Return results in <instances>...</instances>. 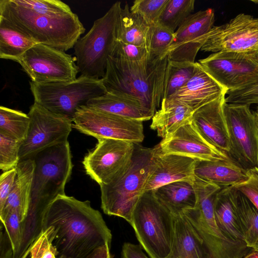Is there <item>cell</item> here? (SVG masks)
Segmentation results:
<instances>
[{"label":"cell","mask_w":258,"mask_h":258,"mask_svg":"<svg viewBox=\"0 0 258 258\" xmlns=\"http://www.w3.org/2000/svg\"><path fill=\"white\" fill-rule=\"evenodd\" d=\"M251 2L255 3V4H258V0H251Z\"/></svg>","instance_id":"obj_50"},{"label":"cell","mask_w":258,"mask_h":258,"mask_svg":"<svg viewBox=\"0 0 258 258\" xmlns=\"http://www.w3.org/2000/svg\"><path fill=\"white\" fill-rule=\"evenodd\" d=\"M151 26L142 17L132 12L126 4L118 19L117 40L148 48Z\"/></svg>","instance_id":"obj_28"},{"label":"cell","mask_w":258,"mask_h":258,"mask_svg":"<svg viewBox=\"0 0 258 258\" xmlns=\"http://www.w3.org/2000/svg\"><path fill=\"white\" fill-rule=\"evenodd\" d=\"M169 0H136L130 11L142 17L149 25L158 22Z\"/></svg>","instance_id":"obj_39"},{"label":"cell","mask_w":258,"mask_h":258,"mask_svg":"<svg viewBox=\"0 0 258 258\" xmlns=\"http://www.w3.org/2000/svg\"><path fill=\"white\" fill-rule=\"evenodd\" d=\"M37 44L11 22L0 16V58L16 61Z\"/></svg>","instance_id":"obj_29"},{"label":"cell","mask_w":258,"mask_h":258,"mask_svg":"<svg viewBox=\"0 0 258 258\" xmlns=\"http://www.w3.org/2000/svg\"><path fill=\"white\" fill-rule=\"evenodd\" d=\"M242 258H258V249L252 248Z\"/></svg>","instance_id":"obj_48"},{"label":"cell","mask_w":258,"mask_h":258,"mask_svg":"<svg viewBox=\"0 0 258 258\" xmlns=\"http://www.w3.org/2000/svg\"><path fill=\"white\" fill-rule=\"evenodd\" d=\"M22 142L0 132V168L3 172L16 168L20 161Z\"/></svg>","instance_id":"obj_36"},{"label":"cell","mask_w":258,"mask_h":258,"mask_svg":"<svg viewBox=\"0 0 258 258\" xmlns=\"http://www.w3.org/2000/svg\"><path fill=\"white\" fill-rule=\"evenodd\" d=\"M195 3L194 0H169L158 23L175 32L192 14Z\"/></svg>","instance_id":"obj_34"},{"label":"cell","mask_w":258,"mask_h":258,"mask_svg":"<svg viewBox=\"0 0 258 258\" xmlns=\"http://www.w3.org/2000/svg\"><path fill=\"white\" fill-rule=\"evenodd\" d=\"M168 62V52H149L137 62L109 56L103 85L107 93L130 98L154 115L161 106Z\"/></svg>","instance_id":"obj_3"},{"label":"cell","mask_w":258,"mask_h":258,"mask_svg":"<svg viewBox=\"0 0 258 258\" xmlns=\"http://www.w3.org/2000/svg\"><path fill=\"white\" fill-rule=\"evenodd\" d=\"M194 111L179 102L163 99L160 108L152 117L150 125L162 139L174 133L179 127L191 122Z\"/></svg>","instance_id":"obj_26"},{"label":"cell","mask_w":258,"mask_h":258,"mask_svg":"<svg viewBox=\"0 0 258 258\" xmlns=\"http://www.w3.org/2000/svg\"><path fill=\"white\" fill-rule=\"evenodd\" d=\"M16 61L36 83L71 82L79 73L75 56L43 44H35Z\"/></svg>","instance_id":"obj_11"},{"label":"cell","mask_w":258,"mask_h":258,"mask_svg":"<svg viewBox=\"0 0 258 258\" xmlns=\"http://www.w3.org/2000/svg\"><path fill=\"white\" fill-rule=\"evenodd\" d=\"M0 258H13V250L4 226H0Z\"/></svg>","instance_id":"obj_45"},{"label":"cell","mask_w":258,"mask_h":258,"mask_svg":"<svg viewBox=\"0 0 258 258\" xmlns=\"http://www.w3.org/2000/svg\"><path fill=\"white\" fill-rule=\"evenodd\" d=\"M121 9L120 2L114 3L76 43L74 54L81 75L95 79L104 77L107 59L117 40V24Z\"/></svg>","instance_id":"obj_8"},{"label":"cell","mask_w":258,"mask_h":258,"mask_svg":"<svg viewBox=\"0 0 258 258\" xmlns=\"http://www.w3.org/2000/svg\"><path fill=\"white\" fill-rule=\"evenodd\" d=\"M0 16L37 44L64 51L74 47L86 30L78 15L73 12L56 16L41 15L16 5L12 0L0 1Z\"/></svg>","instance_id":"obj_5"},{"label":"cell","mask_w":258,"mask_h":258,"mask_svg":"<svg viewBox=\"0 0 258 258\" xmlns=\"http://www.w3.org/2000/svg\"><path fill=\"white\" fill-rule=\"evenodd\" d=\"M17 5L41 15L56 16L71 13L70 6L59 0H12Z\"/></svg>","instance_id":"obj_35"},{"label":"cell","mask_w":258,"mask_h":258,"mask_svg":"<svg viewBox=\"0 0 258 258\" xmlns=\"http://www.w3.org/2000/svg\"><path fill=\"white\" fill-rule=\"evenodd\" d=\"M122 258H149L143 252L140 245L124 242L122 246Z\"/></svg>","instance_id":"obj_46"},{"label":"cell","mask_w":258,"mask_h":258,"mask_svg":"<svg viewBox=\"0 0 258 258\" xmlns=\"http://www.w3.org/2000/svg\"><path fill=\"white\" fill-rule=\"evenodd\" d=\"M198 64L169 60L162 100L168 99L186 84L195 74Z\"/></svg>","instance_id":"obj_33"},{"label":"cell","mask_w":258,"mask_h":258,"mask_svg":"<svg viewBox=\"0 0 258 258\" xmlns=\"http://www.w3.org/2000/svg\"><path fill=\"white\" fill-rule=\"evenodd\" d=\"M237 192L233 186L223 187L218 192L215 202V218L218 229L227 238L244 241L237 211Z\"/></svg>","instance_id":"obj_24"},{"label":"cell","mask_w":258,"mask_h":258,"mask_svg":"<svg viewBox=\"0 0 258 258\" xmlns=\"http://www.w3.org/2000/svg\"><path fill=\"white\" fill-rule=\"evenodd\" d=\"M56 258H68V257L64 256L63 255H59Z\"/></svg>","instance_id":"obj_51"},{"label":"cell","mask_w":258,"mask_h":258,"mask_svg":"<svg viewBox=\"0 0 258 258\" xmlns=\"http://www.w3.org/2000/svg\"><path fill=\"white\" fill-rule=\"evenodd\" d=\"M156 149L135 144L129 165L110 183L100 186L101 207L105 214L131 223L133 210L144 192Z\"/></svg>","instance_id":"obj_6"},{"label":"cell","mask_w":258,"mask_h":258,"mask_svg":"<svg viewBox=\"0 0 258 258\" xmlns=\"http://www.w3.org/2000/svg\"><path fill=\"white\" fill-rule=\"evenodd\" d=\"M247 171L248 179L232 186L247 198L258 210V168Z\"/></svg>","instance_id":"obj_43"},{"label":"cell","mask_w":258,"mask_h":258,"mask_svg":"<svg viewBox=\"0 0 258 258\" xmlns=\"http://www.w3.org/2000/svg\"><path fill=\"white\" fill-rule=\"evenodd\" d=\"M35 169V162L33 158L21 160L19 163L14 186L4 208L0 211L1 222L4 221L11 210L18 212L22 222L26 217L31 201Z\"/></svg>","instance_id":"obj_22"},{"label":"cell","mask_w":258,"mask_h":258,"mask_svg":"<svg viewBox=\"0 0 258 258\" xmlns=\"http://www.w3.org/2000/svg\"><path fill=\"white\" fill-rule=\"evenodd\" d=\"M20 258H31L30 254V249L27 250V251L23 254V255Z\"/></svg>","instance_id":"obj_49"},{"label":"cell","mask_w":258,"mask_h":258,"mask_svg":"<svg viewBox=\"0 0 258 258\" xmlns=\"http://www.w3.org/2000/svg\"><path fill=\"white\" fill-rule=\"evenodd\" d=\"M195 176L222 188L232 186L248 178L247 171L229 158L216 160H197Z\"/></svg>","instance_id":"obj_23"},{"label":"cell","mask_w":258,"mask_h":258,"mask_svg":"<svg viewBox=\"0 0 258 258\" xmlns=\"http://www.w3.org/2000/svg\"><path fill=\"white\" fill-rule=\"evenodd\" d=\"M49 226L55 228L53 244L59 255L84 258L100 246H111V232L89 201L66 194L58 196L44 214L43 230Z\"/></svg>","instance_id":"obj_1"},{"label":"cell","mask_w":258,"mask_h":258,"mask_svg":"<svg viewBox=\"0 0 258 258\" xmlns=\"http://www.w3.org/2000/svg\"><path fill=\"white\" fill-rule=\"evenodd\" d=\"M214 21V11L211 8L190 15L174 33V40L167 50L169 60L195 62Z\"/></svg>","instance_id":"obj_17"},{"label":"cell","mask_w":258,"mask_h":258,"mask_svg":"<svg viewBox=\"0 0 258 258\" xmlns=\"http://www.w3.org/2000/svg\"><path fill=\"white\" fill-rule=\"evenodd\" d=\"M30 122L28 114L1 106L0 132L22 143L27 137Z\"/></svg>","instance_id":"obj_32"},{"label":"cell","mask_w":258,"mask_h":258,"mask_svg":"<svg viewBox=\"0 0 258 258\" xmlns=\"http://www.w3.org/2000/svg\"><path fill=\"white\" fill-rule=\"evenodd\" d=\"M194 185L197 199L196 208L199 209L202 217L216 236L229 240L220 232L216 225L215 218L216 197L218 192L222 188L202 180L196 176Z\"/></svg>","instance_id":"obj_30"},{"label":"cell","mask_w":258,"mask_h":258,"mask_svg":"<svg viewBox=\"0 0 258 258\" xmlns=\"http://www.w3.org/2000/svg\"><path fill=\"white\" fill-rule=\"evenodd\" d=\"M30 119L26 139L21 145L20 161L32 158L51 147L68 141L73 120L54 113L34 102L28 114Z\"/></svg>","instance_id":"obj_13"},{"label":"cell","mask_w":258,"mask_h":258,"mask_svg":"<svg viewBox=\"0 0 258 258\" xmlns=\"http://www.w3.org/2000/svg\"><path fill=\"white\" fill-rule=\"evenodd\" d=\"M35 169L28 212L21 222L22 247L28 248L43 230L48 206L64 195L73 164L69 141L47 148L32 158Z\"/></svg>","instance_id":"obj_2"},{"label":"cell","mask_w":258,"mask_h":258,"mask_svg":"<svg viewBox=\"0 0 258 258\" xmlns=\"http://www.w3.org/2000/svg\"><path fill=\"white\" fill-rule=\"evenodd\" d=\"M225 97L222 96L196 110L191 122L210 144L227 155L230 143L224 112Z\"/></svg>","instance_id":"obj_19"},{"label":"cell","mask_w":258,"mask_h":258,"mask_svg":"<svg viewBox=\"0 0 258 258\" xmlns=\"http://www.w3.org/2000/svg\"><path fill=\"white\" fill-rule=\"evenodd\" d=\"M162 153L175 154L198 160L226 159L228 156L210 144L192 122L177 129L158 145Z\"/></svg>","instance_id":"obj_18"},{"label":"cell","mask_w":258,"mask_h":258,"mask_svg":"<svg viewBox=\"0 0 258 258\" xmlns=\"http://www.w3.org/2000/svg\"><path fill=\"white\" fill-rule=\"evenodd\" d=\"M84 157L86 173L100 186L110 183L132 161L135 144L124 140L102 138Z\"/></svg>","instance_id":"obj_15"},{"label":"cell","mask_w":258,"mask_h":258,"mask_svg":"<svg viewBox=\"0 0 258 258\" xmlns=\"http://www.w3.org/2000/svg\"><path fill=\"white\" fill-rule=\"evenodd\" d=\"M198 63L227 92L258 81V52L220 51Z\"/></svg>","instance_id":"obj_14"},{"label":"cell","mask_w":258,"mask_h":258,"mask_svg":"<svg viewBox=\"0 0 258 258\" xmlns=\"http://www.w3.org/2000/svg\"><path fill=\"white\" fill-rule=\"evenodd\" d=\"M153 191L158 201L173 216L196 207L197 199L194 182L175 181L162 185Z\"/></svg>","instance_id":"obj_25"},{"label":"cell","mask_w":258,"mask_h":258,"mask_svg":"<svg viewBox=\"0 0 258 258\" xmlns=\"http://www.w3.org/2000/svg\"><path fill=\"white\" fill-rule=\"evenodd\" d=\"M21 219L16 210L10 211L3 222H1L8 235L13 250V258H18L21 248L22 233Z\"/></svg>","instance_id":"obj_40"},{"label":"cell","mask_w":258,"mask_h":258,"mask_svg":"<svg viewBox=\"0 0 258 258\" xmlns=\"http://www.w3.org/2000/svg\"><path fill=\"white\" fill-rule=\"evenodd\" d=\"M130 224L141 247L151 258H166L174 239V218L155 197L153 190L140 197Z\"/></svg>","instance_id":"obj_7"},{"label":"cell","mask_w":258,"mask_h":258,"mask_svg":"<svg viewBox=\"0 0 258 258\" xmlns=\"http://www.w3.org/2000/svg\"><path fill=\"white\" fill-rule=\"evenodd\" d=\"M29 84L34 102L72 120L78 108L107 92L102 79L82 75L68 82Z\"/></svg>","instance_id":"obj_9"},{"label":"cell","mask_w":258,"mask_h":258,"mask_svg":"<svg viewBox=\"0 0 258 258\" xmlns=\"http://www.w3.org/2000/svg\"><path fill=\"white\" fill-rule=\"evenodd\" d=\"M55 230L49 226L43 230L29 247L31 258H56L59 253L53 244Z\"/></svg>","instance_id":"obj_37"},{"label":"cell","mask_w":258,"mask_h":258,"mask_svg":"<svg viewBox=\"0 0 258 258\" xmlns=\"http://www.w3.org/2000/svg\"><path fill=\"white\" fill-rule=\"evenodd\" d=\"M156 147L144 192L175 181L194 182L198 160L178 154L162 153L158 145Z\"/></svg>","instance_id":"obj_20"},{"label":"cell","mask_w":258,"mask_h":258,"mask_svg":"<svg viewBox=\"0 0 258 258\" xmlns=\"http://www.w3.org/2000/svg\"><path fill=\"white\" fill-rule=\"evenodd\" d=\"M173 218V242L166 258H242L249 251L244 241L216 236L197 208Z\"/></svg>","instance_id":"obj_4"},{"label":"cell","mask_w":258,"mask_h":258,"mask_svg":"<svg viewBox=\"0 0 258 258\" xmlns=\"http://www.w3.org/2000/svg\"><path fill=\"white\" fill-rule=\"evenodd\" d=\"M248 104L225 102L230 150L228 157L246 170L258 168V125Z\"/></svg>","instance_id":"obj_10"},{"label":"cell","mask_w":258,"mask_h":258,"mask_svg":"<svg viewBox=\"0 0 258 258\" xmlns=\"http://www.w3.org/2000/svg\"><path fill=\"white\" fill-rule=\"evenodd\" d=\"M227 103L238 104L258 103V81L237 90L228 91Z\"/></svg>","instance_id":"obj_42"},{"label":"cell","mask_w":258,"mask_h":258,"mask_svg":"<svg viewBox=\"0 0 258 258\" xmlns=\"http://www.w3.org/2000/svg\"><path fill=\"white\" fill-rule=\"evenodd\" d=\"M174 33L159 23L151 25L148 43L149 52L160 54L168 52L174 40Z\"/></svg>","instance_id":"obj_38"},{"label":"cell","mask_w":258,"mask_h":258,"mask_svg":"<svg viewBox=\"0 0 258 258\" xmlns=\"http://www.w3.org/2000/svg\"><path fill=\"white\" fill-rule=\"evenodd\" d=\"M255 114H256V117H257V125H258V115L256 113V112H255Z\"/></svg>","instance_id":"obj_52"},{"label":"cell","mask_w":258,"mask_h":258,"mask_svg":"<svg viewBox=\"0 0 258 258\" xmlns=\"http://www.w3.org/2000/svg\"><path fill=\"white\" fill-rule=\"evenodd\" d=\"M110 247L108 244L100 246L84 258H112L113 256L110 253Z\"/></svg>","instance_id":"obj_47"},{"label":"cell","mask_w":258,"mask_h":258,"mask_svg":"<svg viewBox=\"0 0 258 258\" xmlns=\"http://www.w3.org/2000/svg\"><path fill=\"white\" fill-rule=\"evenodd\" d=\"M86 105L95 109L143 121L150 119L154 115L130 98L107 92L90 100Z\"/></svg>","instance_id":"obj_27"},{"label":"cell","mask_w":258,"mask_h":258,"mask_svg":"<svg viewBox=\"0 0 258 258\" xmlns=\"http://www.w3.org/2000/svg\"><path fill=\"white\" fill-rule=\"evenodd\" d=\"M237 211L247 247L258 246V210L243 194L238 191Z\"/></svg>","instance_id":"obj_31"},{"label":"cell","mask_w":258,"mask_h":258,"mask_svg":"<svg viewBox=\"0 0 258 258\" xmlns=\"http://www.w3.org/2000/svg\"><path fill=\"white\" fill-rule=\"evenodd\" d=\"M17 176L16 168L5 172L0 176V211L4 208L6 201L13 188Z\"/></svg>","instance_id":"obj_44"},{"label":"cell","mask_w":258,"mask_h":258,"mask_svg":"<svg viewBox=\"0 0 258 258\" xmlns=\"http://www.w3.org/2000/svg\"><path fill=\"white\" fill-rule=\"evenodd\" d=\"M148 54V49L145 46L116 40L111 56L124 61L137 62L145 58Z\"/></svg>","instance_id":"obj_41"},{"label":"cell","mask_w":258,"mask_h":258,"mask_svg":"<svg viewBox=\"0 0 258 258\" xmlns=\"http://www.w3.org/2000/svg\"><path fill=\"white\" fill-rule=\"evenodd\" d=\"M73 127L96 138L124 140L139 144L144 139L143 121L130 119L83 105L77 109Z\"/></svg>","instance_id":"obj_12"},{"label":"cell","mask_w":258,"mask_h":258,"mask_svg":"<svg viewBox=\"0 0 258 258\" xmlns=\"http://www.w3.org/2000/svg\"><path fill=\"white\" fill-rule=\"evenodd\" d=\"M227 92L198 63L192 77L172 96L165 99L183 103L195 111L206 104L225 96Z\"/></svg>","instance_id":"obj_21"},{"label":"cell","mask_w":258,"mask_h":258,"mask_svg":"<svg viewBox=\"0 0 258 258\" xmlns=\"http://www.w3.org/2000/svg\"><path fill=\"white\" fill-rule=\"evenodd\" d=\"M257 248V249H258V246H257V247H256V248Z\"/></svg>","instance_id":"obj_54"},{"label":"cell","mask_w":258,"mask_h":258,"mask_svg":"<svg viewBox=\"0 0 258 258\" xmlns=\"http://www.w3.org/2000/svg\"><path fill=\"white\" fill-rule=\"evenodd\" d=\"M256 113L258 115V107H257L256 111H255Z\"/></svg>","instance_id":"obj_53"},{"label":"cell","mask_w":258,"mask_h":258,"mask_svg":"<svg viewBox=\"0 0 258 258\" xmlns=\"http://www.w3.org/2000/svg\"><path fill=\"white\" fill-rule=\"evenodd\" d=\"M201 50L213 53L258 52V18L241 13L225 24L213 26L206 35Z\"/></svg>","instance_id":"obj_16"}]
</instances>
